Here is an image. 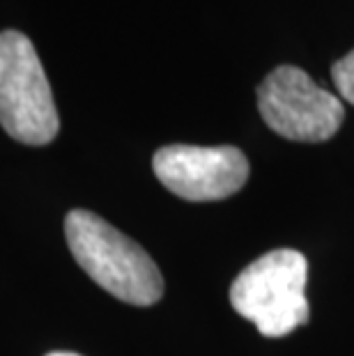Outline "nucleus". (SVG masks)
<instances>
[{
  "mask_svg": "<svg viewBox=\"0 0 354 356\" xmlns=\"http://www.w3.org/2000/svg\"><path fill=\"white\" fill-rule=\"evenodd\" d=\"M72 255L97 285L124 304L152 306L163 294V278L134 239L88 209H72L65 218Z\"/></svg>",
  "mask_w": 354,
  "mask_h": 356,
  "instance_id": "f257e3e1",
  "label": "nucleus"
},
{
  "mask_svg": "<svg viewBox=\"0 0 354 356\" xmlns=\"http://www.w3.org/2000/svg\"><path fill=\"white\" fill-rule=\"evenodd\" d=\"M331 81H334L338 95L354 106V49L345 58L334 63V67H331Z\"/></svg>",
  "mask_w": 354,
  "mask_h": 356,
  "instance_id": "423d86ee",
  "label": "nucleus"
},
{
  "mask_svg": "<svg viewBox=\"0 0 354 356\" xmlns=\"http://www.w3.org/2000/svg\"><path fill=\"white\" fill-rule=\"evenodd\" d=\"M0 124L26 145H47L60 129L44 67L19 30L0 33Z\"/></svg>",
  "mask_w": 354,
  "mask_h": 356,
  "instance_id": "7ed1b4c3",
  "label": "nucleus"
},
{
  "mask_svg": "<svg viewBox=\"0 0 354 356\" xmlns=\"http://www.w3.org/2000/svg\"><path fill=\"white\" fill-rule=\"evenodd\" d=\"M154 175L170 193L191 202L235 195L248 179V161L232 145H166L152 159Z\"/></svg>",
  "mask_w": 354,
  "mask_h": 356,
  "instance_id": "39448f33",
  "label": "nucleus"
},
{
  "mask_svg": "<svg viewBox=\"0 0 354 356\" xmlns=\"http://www.w3.org/2000/svg\"><path fill=\"white\" fill-rule=\"evenodd\" d=\"M258 111L274 134L297 143H322L343 124V102L304 70L276 67L258 86Z\"/></svg>",
  "mask_w": 354,
  "mask_h": 356,
  "instance_id": "20e7f679",
  "label": "nucleus"
},
{
  "mask_svg": "<svg viewBox=\"0 0 354 356\" xmlns=\"http://www.w3.org/2000/svg\"><path fill=\"white\" fill-rule=\"evenodd\" d=\"M308 262L299 251H269L235 278L230 304L262 336L283 338L308 322Z\"/></svg>",
  "mask_w": 354,
  "mask_h": 356,
  "instance_id": "f03ea898",
  "label": "nucleus"
},
{
  "mask_svg": "<svg viewBox=\"0 0 354 356\" xmlns=\"http://www.w3.org/2000/svg\"><path fill=\"white\" fill-rule=\"evenodd\" d=\"M47 356H81L77 352H49Z\"/></svg>",
  "mask_w": 354,
  "mask_h": 356,
  "instance_id": "0eeeda50",
  "label": "nucleus"
}]
</instances>
